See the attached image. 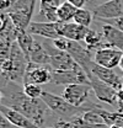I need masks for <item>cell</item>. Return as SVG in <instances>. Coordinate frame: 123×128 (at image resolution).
<instances>
[{
	"label": "cell",
	"mask_w": 123,
	"mask_h": 128,
	"mask_svg": "<svg viewBox=\"0 0 123 128\" xmlns=\"http://www.w3.org/2000/svg\"><path fill=\"white\" fill-rule=\"evenodd\" d=\"M2 94L1 105L8 106L15 111L22 113L28 120H31L37 127L40 128H49L46 126L47 117L49 112H52L47 105L41 100H33L24 92V86L16 84L14 81L9 80L8 84L2 89H0Z\"/></svg>",
	"instance_id": "obj_1"
},
{
	"label": "cell",
	"mask_w": 123,
	"mask_h": 128,
	"mask_svg": "<svg viewBox=\"0 0 123 128\" xmlns=\"http://www.w3.org/2000/svg\"><path fill=\"white\" fill-rule=\"evenodd\" d=\"M122 57V50H120L118 48L112 47L107 43L94 52V62L97 65L107 68V69H114V68L120 66Z\"/></svg>",
	"instance_id": "obj_4"
},
{
	"label": "cell",
	"mask_w": 123,
	"mask_h": 128,
	"mask_svg": "<svg viewBox=\"0 0 123 128\" xmlns=\"http://www.w3.org/2000/svg\"><path fill=\"white\" fill-rule=\"evenodd\" d=\"M0 128H16L15 126H12L10 122H9V120L0 112Z\"/></svg>",
	"instance_id": "obj_27"
},
{
	"label": "cell",
	"mask_w": 123,
	"mask_h": 128,
	"mask_svg": "<svg viewBox=\"0 0 123 128\" xmlns=\"http://www.w3.org/2000/svg\"><path fill=\"white\" fill-rule=\"evenodd\" d=\"M52 81V72L49 66L46 65H37L28 63L26 68V73L24 76V85L33 84V85H42Z\"/></svg>",
	"instance_id": "obj_9"
},
{
	"label": "cell",
	"mask_w": 123,
	"mask_h": 128,
	"mask_svg": "<svg viewBox=\"0 0 123 128\" xmlns=\"http://www.w3.org/2000/svg\"><path fill=\"white\" fill-rule=\"evenodd\" d=\"M94 20L96 21H108L116 20L123 16V1L122 0H110L102 2L92 9Z\"/></svg>",
	"instance_id": "obj_7"
},
{
	"label": "cell",
	"mask_w": 123,
	"mask_h": 128,
	"mask_svg": "<svg viewBox=\"0 0 123 128\" xmlns=\"http://www.w3.org/2000/svg\"><path fill=\"white\" fill-rule=\"evenodd\" d=\"M52 72V81L54 85H73V84H85L90 85V79L88 74L84 72L82 68L76 65V68L72 70H64V72Z\"/></svg>",
	"instance_id": "obj_5"
},
{
	"label": "cell",
	"mask_w": 123,
	"mask_h": 128,
	"mask_svg": "<svg viewBox=\"0 0 123 128\" xmlns=\"http://www.w3.org/2000/svg\"><path fill=\"white\" fill-rule=\"evenodd\" d=\"M102 40H104V36L101 32L90 28L89 33L86 34V37L84 40V43L90 50H92V49L96 50L100 47H102L104 44H106V43H102Z\"/></svg>",
	"instance_id": "obj_18"
},
{
	"label": "cell",
	"mask_w": 123,
	"mask_h": 128,
	"mask_svg": "<svg viewBox=\"0 0 123 128\" xmlns=\"http://www.w3.org/2000/svg\"><path fill=\"white\" fill-rule=\"evenodd\" d=\"M91 74L101 81H104L105 84L116 89L117 91H121L123 89V78H121L118 74H116L113 72V69H107V68L100 66L94 62L91 64Z\"/></svg>",
	"instance_id": "obj_10"
},
{
	"label": "cell",
	"mask_w": 123,
	"mask_h": 128,
	"mask_svg": "<svg viewBox=\"0 0 123 128\" xmlns=\"http://www.w3.org/2000/svg\"><path fill=\"white\" fill-rule=\"evenodd\" d=\"M92 89L90 85L85 84H73L64 88L62 96L74 107L81 108L90 102V95Z\"/></svg>",
	"instance_id": "obj_3"
},
{
	"label": "cell",
	"mask_w": 123,
	"mask_h": 128,
	"mask_svg": "<svg viewBox=\"0 0 123 128\" xmlns=\"http://www.w3.org/2000/svg\"><path fill=\"white\" fill-rule=\"evenodd\" d=\"M0 112L16 128H40L37 127L31 120H28L26 116H24L22 113L15 111V110H12V108H10L8 106H4L1 104H0Z\"/></svg>",
	"instance_id": "obj_13"
},
{
	"label": "cell",
	"mask_w": 123,
	"mask_h": 128,
	"mask_svg": "<svg viewBox=\"0 0 123 128\" xmlns=\"http://www.w3.org/2000/svg\"><path fill=\"white\" fill-rule=\"evenodd\" d=\"M34 41L36 40H33V37H32V34H30L28 32H18V34H17V37H16V42H17V44H18V47L22 49V52L25 53V56H26V58L28 57V53H30L31 48L33 46V43H34ZM28 60V59H27Z\"/></svg>",
	"instance_id": "obj_19"
},
{
	"label": "cell",
	"mask_w": 123,
	"mask_h": 128,
	"mask_svg": "<svg viewBox=\"0 0 123 128\" xmlns=\"http://www.w3.org/2000/svg\"><path fill=\"white\" fill-rule=\"evenodd\" d=\"M52 43H53V46L57 48V49L63 50V52H66L68 46H69V40H66V38H64V37H59V38H57V40H53Z\"/></svg>",
	"instance_id": "obj_23"
},
{
	"label": "cell",
	"mask_w": 123,
	"mask_h": 128,
	"mask_svg": "<svg viewBox=\"0 0 123 128\" xmlns=\"http://www.w3.org/2000/svg\"><path fill=\"white\" fill-rule=\"evenodd\" d=\"M90 86H91L95 97L100 102H104V104H107V105H113V106L117 107L118 91L116 89H113L112 86L105 84L104 81H101L94 75L90 76Z\"/></svg>",
	"instance_id": "obj_8"
},
{
	"label": "cell",
	"mask_w": 123,
	"mask_h": 128,
	"mask_svg": "<svg viewBox=\"0 0 123 128\" xmlns=\"http://www.w3.org/2000/svg\"><path fill=\"white\" fill-rule=\"evenodd\" d=\"M27 32L32 36H41L43 38H48L49 41L57 40L60 37L59 34V22H40L32 21L27 28Z\"/></svg>",
	"instance_id": "obj_11"
},
{
	"label": "cell",
	"mask_w": 123,
	"mask_h": 128,
	"mask_svg": "<svg viewBox=\"0 0 123 128\" xmlns=\"http://www.w3.org/2000/svg\"><path fill=\"white\" fill-rule=\"evenodd\" d=\"M28 63H33L37 65H46L48 66L49 64V56L46 52V49L43 47L42 42L34 41L33 46L31 48L30 53H28Z\"/></svg>",
	"instance_id": "obj_16"
},
{
	"label": "cell",
	"mask_w": 123,
	"mask_h": 128,
	"mask_svg": "<svg viewBox=\"0 0 123 128\" xmlns=\"http://www.w3.org/2000/svg\"><path fill=\"white\" fill-rule=\"evenodd\" d=\"M49 128H52V127H49Z\"/></svg>",
	"instance_id": "obj_34"
},
{
	"label": "cell",
	"mask_w": 123,
	"mask_h": 128,
	"mask_svg": "<svg viewBox=\"0 0 123 128\" xmlns=\"http://www.w3.org/2000/svg\"><path fill=\"white\" fill-rule=\"evenodd\" d=\"M122 90H123V89H122Z\"/></svg>",
	"instance_id": "obj_36"
},
{
	"label": "cell",
	"mask_w": 123,
	"mask_h": 128,
	"mask_svg": "<svg viewBox=\"0 0 123 128\" xmlns=\"http://www.w3.org/2000/svg\"><path fill=\"white\" fill-rule=\"evenodd\" d=\"M57 10L58 5L54 0H40V17L43 18L42 22H59Z\"/></svg>",
	"instance_id": "obj_15"
},
{
	"label": "cell",
	"mask_w": 123,
	"mask_h": 128,
	"mask_svg": "<svg viewBox=\"0 0 123 128\" xmlns=\"http://www.w3.org/2000/svg\"><path fill=\"white\" fill-rule=\"evenodd\" d=\"M11 5H12L11 0H0V14L1 12L8 14L9 10L11 9Z\"/></svg>",
	"instance_id": "obj_25"
},
{
	"label": "cell",
	"mask_w": 123,
	"mask_h": 128,
	"mask_svg": "<svg viewBox=\"0 0 123 128\" xmlns=\"http://www.w3.org/2000/svg\"><path fill=\"white\" fill-rule=\"evenodd\" d=\"M120 68H121V70L123 72V57H122V59H121V63H120Z\"/></svg>",
	"instance_id": "obj_30"
},
{
	"label": "cell",
	"mask_w": 123,
	"mask_h": 128,
	"mask_svg": "<svg viewBox=\"0 0 123 128\" xmlns=\"http://www.w3.org/2000/svg\"><path fill=\"white\" fill-rule=\"evenodd\" d=\"M76 11H78V9L75 6H73L68 1H63L60 5L58 6V10H57L59 22L66 24V22L74 21V16L76 14Z\"/></svg>",
	"instance_id": "obj_17"
},
{
	"label": "cell",
	"mask_w": 123,
	"mask_h": 128,
	"mask_svg": "<svg viewBox=\"0 0 123 128\" xmlns=\"http://www.w3.org/2000/svg\"><path fill=\"white\" fill-rule=\"evenodd\" d=\"M52 128H78L73 122H68V121H58Z\"/></svg>",
	"instance_id": "obj_26"
},
{
	"label": "cell",
	"mask_w": 123,
	"mask_h": 128,
	"mask_svg": "<svg viewBox=\"0 0 123 128\" xmlns=\"http://www.w3.org/2000/svg\"><path fill=\"white\" fill-rule=\"evenodd\" d=\"M11 1H12V2H15V1H18V0H11Z\"/></svg>",
	"instance_id": "obj_32"
},
{
	"label": "cell",
	"mask_w": 123,
	"mask_h": 128,
	"mask_svg": "<svg viewBox=\"0 0 123 128\" xmlns=\"http://www.w3.org/2000/svg\"><path fill=\"white\" fill-rule=\"evenodd\" d=\"M43 91H44V90H43L40 85H33V84L24 85V92L30 98H33V100L41 98Z\"/></svg>",
	"instance_id": "obj_21"
},
{
	"label": "cell",
	"mask_w": 123,
	"mask_h": 128,
	"mask_svg": "<svg viewBox=\"0 0 123 128\" xmlns=\"http://www.w3.org/2000/svg\"><path fill=\"white\" fill-rule=\"evenodd\" d=\"M8 17V15L5 14V16H1L0 15V32H2V30L5 28V26H6V18Z\"/></svg>",
	"instance_id": "obj_29"
},
{
	"label": "cell",
	"mask_w": 123,
	"mask_h": 128,
	"mask_svg": "<svg viewBox=\"0 0 123 128\" xmlns=\"http://www.w3.org/2000/svg\"><path fill=\"white\" fill-rule=\"evenodd\" d=\"M1 42H2V41H1V40H0V44H1Z\"/></svg>",
	"instance_id": "obj_33"
},
{
	"label": "cell",
	"mask_w": 123,
	"mask_h": 128,
	"mask_svg": "<svg viewBox=\"0 0 123 128\" xmlns=\"http://www.w3.org/2000/svg\"><path fill=\"white\" fill-rule=\"evenodd\" d=\"M101 33L104 36L105 42L114 48H118L123 52V32L118 30L117 27L108 25V24H101Z\"/></svg>",
	"instance_id": "obj_14"
},
{
	"label": "cell",
	"mask_w": 123,
	"mask_h": 128,
	"mask_svg": "<svg viewBox=\"0 0 123 128\" xmlns=\"http://www.w3.org/2000/svg\"><path fill=\"white\" fill-rule=\"evenodd\" d=\"M66 52L70 54V57L74 59V62L84 69V72L88 74L89 79L91 76V64L94 63V54L86 46H82L80 42L69 41V46Z\"/></svg>",
	"instance_id": "obj_6"
},
{
	"label": "cell",
	"mask_w": 123,
	"mask_h": 128,
	"mask_svg": "<svg viewBox=\"0 0 123 128\" xmlns=\"http://www.w3.org/2000/svg\"><path fill=\"white\" fill-rule=\"evenodd\" d=\"M101 24H108V25H112L114 27H117L118 30H121L123 32V16L116 18V20H108V21H100Z\"/></svg>",
	"instance_id": "obj_24"
},
{
	"label": "cell",
	"mask_w": 123,
	"mask_h": 128,
	"mask_svg": "<svg viewBox=\"0 0 123 128\" xmlns=\"http://www.w3.org/2000/svg\"><path fill=\"white\" fill-rule=\"evenodd\" d=\"M41 100L46 104L47 107L59 121L72 122L75 117L81 116L84 113L81 108H78V107H74L73 105H70L63 96H58L56 94L48 92V91H43Z\"/></svg>",
	"instance_id": "obj_2"
},
{
	"label": "cell",
	"mask_w": 123,
	"mask_h": 128,
	"mask_svg": "<svg viewBox=\"0 0 123 128\" xmlns=\"http://www.w3.org/2000/svg\"><path fill=\"white\" fill-rule=\"evenodd\" d=\"M69 4H72L73 6H75L76 9H82L85 8V5L88 4V0H65Z\"/></svg>",
	"instance_id": "obj_28"
},
{
	"label": "cell",
	"mask_w": 123,
	"mask_h": 128,
	"mask_svg": "<svg viewBox=\"0 0 123 128\" xmlns=\"http://www.w3.org/2000/svg\"><path fill=\"white\" fill-rule=\"evenodd\" d=\"M72 122H73L78 128H110L107 124H92V123H88V122H85V121L81 118V116L75 117Z\"/></svg>",
	"instance_id": "obj_22"
},
{
	"label": "cell",
	"mask_w": 123,
	"mask_h": 128,
	"mask_svg": "<svg viewBox=\"0 0 123 128\" xmlns=\"http://www.w3.org/2000/svg\"><path fill=\"white\" fill-rule=\"evenodd\" d=\"M92 21H94V15H92L91 10H89V9H86V8L78 9L76 14L74 16V22H75V24L90 28V25L92 24Z\"/></svg>",
	"instance_id": "obj_20"
},
{
	"label": "cell",
	"mask_w": 123,
	"mask_h": 128,
	"mask_svg": "<svg viewBox=\"0 0 123 128\" xmlns=\"http://www.w3.org/2000/svg\"><path fill=\"white\" fill-rule=\"evenodd\" d=\"M110 128H111V127H110Z\"/></svg>",
	"instance_id": "obj_35"
},
{
	"label": "cell",
	"mask_w": 123,
	"mask_h": 128,
	"mask_svg": "<svg viewBox=\"0 0 123 128\" xmlns=\"http://www.w3.org/2000/svg\"><path fill=\"white\" fill-rule=\"evenodd\" d=\"M90 28L89 27H84L81 25H78L74 21L72 22H66L63 24L59 22V34L60 37H64L69 41H74V42H84L86 34L89 33Z\"/></svg>",
	"instance_id": "obj_12"
},
{
	"label": "cell",
	"mask_w": 123,
	"mask_h": 128,
	"mask_svg": "<svg viewBox=\"0 0 123 128\" xmlns=\"http://www.w3.org/2000/svg\"><path fill=\"white\" fill-rule=\"evenodd\" d=\"M1 101H2V94H1V91H0V104H1Z\"/></svg>",
	"instance_id": "obj_31"
}]
</instances>
